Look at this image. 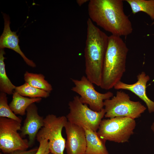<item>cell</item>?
Returning a JSON list of instances; mask_svg holds the SVG:
<instances>
[{
	"instance_id": "2e32d148",
	"label": "cell",
	"mask_w": 154,
	"mask_h": 154,
	"mask_svg": "<svg viewBox=\"0 0 154 154\" xmlns=\"http://www.w3.org/2000/svg\"><path fill=\"white\" fill-rule=\"evenodd\" d=\"M5 53L4 49H0V90L1 92L9 95L13 94L16 86L14 85L7 76L5 69L4 56Z\"/></svg>"
},
{
	"instance_id": "5bb4252c",
	"label": "cell",
	"mask_w": 154,
	"mask_h": 154,
	"mask_svg": "<svg viewBox=\"0 0 154 154\" xmlns=\"http://www.w3.org/2000/svg\"><path fill=\"white\" fill-rule=\"evenodd\" d=\"M85 133L86 147L85 154H110L106 148V140L101 138L97 131L83 127Z\"/></svg>"
},
{
	"instance_id": "d4e9b609",
	"label": "cell",
	"mask_w": 154,
	"mask_h": 154,
	"mask_svg": "<svg viewBox=\"0 0 154 154\" xmlns=\"http://www.w3.org/2000/svg\"><path fill=\"white\" fill-rule=\"evenodd\" d=\"M49 154H54L50 153Z\"/></svg>"
},
{
	"instance_id": "44dd1931",
	"label": "cell",
	"mask_w": 154,
	"mask_h": 154,
	"mask_svg": "<svg viewBox=\"0 0 154 154\" xmlns=\"http://www.w3.org/2000/svg\"><path fill=\"white\" fill-rule=\"evenodd\" d=\"M39 145L36 154H49L50 153L48 140L45 139L39 142Z\"/></svg>"
},
{
	"instance_id": "8fae6325",
	"label": "cell",
	"mask_w": 154,
	"mask_h": 154,
	"mask_svg": "<svg viewBox=\"0 0 154 154\" xmlns=\"http://www.w3.org/2000/svg\"><path fill=\"white\" fill-rule=\"evenodd\" d=\"M26 111V117L21 127L20 135L23 138L26 135L28 136L30 147L34 143L38 132L44 126V118L38 114L35 103L30 105Z\"/></svg>"
},
{
	"instance_id": "30bf717a",
	"label": "cell",
	"mask_w": 154,
	"mask_h": 154,
	"mask_svg": "<svg viewBox=\"0 0 154 154\" xmlns=\"http://www.w3.org/2000/svg\"><path fill=\"white\" fill-rule=\"evenodd\" d=\"M67 154H85L86 147L85 131L81 126L68 121L64 127Z\"/></svg>"
},
{
	"instance_id": "603a6c76",
	"label": "cell",
	"mask_w": 154,
	"mask_h": 154,
	"mask_svg": "<svg viewBox=\"0 0 154 154\" xmlns=\"http://www.w3.org/2000/svg\"><path fill=\"white\" fill-rule=\"evenodd\" d=\"M88 1V0H77L76 1L78 5L80 6Z\"/></svg>"
},
{
	"instance_id": "277c9868",
	"label": "cell",
	"mask_w": 154,
	"mask_h": 154,
	"mask_svg": "<svg viewBox=\"0 0 154 154\" xmlns=\"http://www.w3.org/2000/svg\"><path fill=\"white\" fill-rule=\"evenodd\" d=\"M136 125L135 119L127 117H115L101 121L98 131L106 141L118 143L128 142Z\"/></svg>"
},
{
	"instance_id": "e0dca14e",
	"label": "cell",
	"mask_w": 154,
	"mask_h": 154,
	"mask_svg": "<svg viewBox=\"0 0 154 154\" xmlns=\"http://www.w3.org/2000/svg\"><path fill=\"white\" fill-rule=\"evenodd\" d=\"M133 14L142 11L146 13L154 24V0H126Z\"/></svg>"
},
{
	"instance_id": "7402d4cb",
	"label": "cell",
	"mask_w": 154,
	"mask_h": 154,
	"mask_svg": "<svg viewBox=\"0 0 154 154\" xmlns=\"http://www.w3.org/2000/svg\"><path fill=\"white\" fill-rule=\"evenodd\" d=\"M38 150V148H35L28 151L17 150L7 154H36Z\"/></svg>"
},
{
	"instance_id": "ffe728a7",
	"label": "cell",
	"mask_w": 154,
	"mask_h": 154,
	"mask_svg": "<svg viewBox=\"0 0 154 154\" xmlns=\"http://www.w3.org/2000/svg\"><path fill=\"white\" fill-rule=\"evenodd\" d=\"M0 117L11 119L21 123L22 120L17 117L11 110L7 103V94L0 93Z\"/></svg>"
},
{
	"instance_id": "5b68a950",
	"label": "cell",
	"mask_w": 154,
	"mask_h": 154,
	"mask_svg": "<svg viewBox=\"0 0 154 154\" xmlns=\"http://www.w3.org/2000/svg\"><path fill=\"white\" fill-rule=\"evenodd\" d=\"M105 118L127 117L135 119L141 116L146 108L139 101L130 99L129 95L121 91L104 102Z\"/></svg>"
},
{
	"instance_id": "3957f363",
	"label": "cell",
	"mask_w": 154,
	"mask_h": 154,
	"mask_svg": "<svg viewBox=\"0 0 154 154\" xmlns=\"http://www.w3.org/2000/svg\"><path fill=\"white\" fill-rule=\"evenodd\" d=\"M128 48L119 36H109L108 43L103 64L100 87L109 90L121 80L126 70Z\"/></svg>"
},
{
	"instance_id": "52a82bcc",
	"label": "cell",
	"mask_w": 154,
	"mask_h": 154,
	"mask_svg": "<svg viewBox=\"0 0 154 154\" xmlns=\"http://www.w3.org/2000/svg\"><path fill=\"white\" fill-rule=\"evenodd\" d=\"M68 105L69 112L66 116L68 121L97 131L105 116L104 108L98 112L94 111L88 105L82 103L78 96L74 97L73 100L69 102Z\"/></svg>"
},
{
	"instance_id": "9a60e30c",
	"label": "cell",
	"mask_w": 154,
	"mask_h": 154,
	"mask_svg": "<svg viewBox=\"0 0 154 154\" xmlns=\"http://www.w3.org/2000/svg\"><path fill=\"white\" fill-rule=\"evenodd\" d=\"M41 98H30L23 96L15 91L13 94V98L9 104L11 110L15 115L23 116L27 109L31 104L39 102Z\"/></svg>"
},
{
	"instance_id": "6da1fadb",
	"label": "cell",
	"mask_w": 154,
	"mask_h": 154,
	"mask_svg": "<svg viewBox=\"0 0 154 154\" xmlns=\"http://www.w3.org/2000/svg\"><path fill=\"white\" fill-rule=\"evenodd\" d=\"M122 0H91L88 13L92 21L112 35L127 36L133 31L131 23L125 13Z\"/></svg>"
},
{
	"instance_id": "cb8c5ba5",
	"label": "cell",
	"mask_w": 154,
	"mask_h": 154,
	"mask_svg": "<svg viewBox=\"0 0 154 154\" xmlns=\"http://www.w3.org/2000/svg\"><path fill=\"white\" fill-rule=\"evenodd\" d=\"M151 128L154 134V121L151 125Z\"/></svg>"
},
{
	"instance_id": "4fadbf2b",
	"label": "cell",
	"mask_w": 154,
	"mask_h": 154,
	"mask_svg": "<svg viewBox=\"0 0 154 154\" xmlns=\"http://www.w3.org/2000/svg\"><path fill=\"white\" fill-rule=\"evenodd\" d=\"M4 19V28L3 32L0 37V49L5 48L12 49L23 58L26 63L33 68L36 66L35 63L27 58L21 50L19 45V40L17 32L11 31L10 25V19L8 15L3 13Z\"/></svg>"
},
{
	"instance_id": "9c48e42d",
	"label": "cell",
	"mask_w": 154,
	"mask_h": 154,
	"mask_svg": "<svg viewBox=\"0 0 154 154\" xmlns=\"http://www.w3.org/2000/svg\"><path fill=\"white\" fill-rule=\"evenodd\" d=\"M71 80L74 85L71 89L72 91L80 96V100L82 103L88 105L89 108L94 111H100L104 108V101L113 96L111 92L102 93L97 91L93 84L85 76L79 80Z\"/></svg>"
},
{
	"instance_id": "ac0fdd59",
	"label": "cell",
	"mask_w": 154,
	"mask_h": 154,
	"mask_svg": "<svg viewBox=\"0 0 154 154\" xmlns=\"http://www.w3.org/2000/svg\"><path fill=\"white\" fill-rule=\"evenodd\" d=\"M24 80L26 82L36 88L50 93L52 90V85L45 79L42 74L30 73L26 71L24 74Z\"/></svg>"
},
{
	"instance_id": "8992f818",
	"label": "cell",
	"mask_w": 154,
	"mask_h": 154,
	"mask_svg": "<svg viewBox=\"0 0 154 154\" xmlns=\"http://www.w3.org/2000/svg\"><path fill=\"white\" fill-rule=\"evenodd\" d=\"M68 120L64 116L57 117L53 114H48L44 119V125L37 134L38 142L44 139L48 141L50 153L54 154H64L66 140L62 135L63 128Z\"/></svg>"
},
{
	"instance_id": "7c38bea8",
	"label": "cell",
	"mask_w": 154,
	"mask_h": 154,
	"mask_svg": "<svg viewBox=\"0 0 154 154\" xmlns=\"http://www.w3.org/2000/svg\"><path fill=\"white\" fill-rule=\"evenodd\" d=\"M137 81L133 84H127L120 81L114 86L116 90H125L134 93L145 104L149 113L154 112V102L147 96L146 85L150 79L149 76L144 72H142L137 76Z\"/></svg>"
},
{
	"instance_id": "ba28073f",
	"label": "cell",
	"mask_w": 154,
	"mask_h": 154,
	"mask_svg": "<svg viewBox=\"0 0 154 154\" xmlns=\"http://www.w3.org/2000/svg\"><path fill=\"white\" fill-rule=\"evenodd\" d=\"M21 122L6 117H0V149L4 153L17 150H26L29 147L28 140L23 139L18 131Z\"/></svg>"
},
{
	"instance_id": "d6986e66",
	"label": "cell",
	"mask_w": 154,
	"mask_h": 154,
	"mask_svg": "<svg viewBox=\"0 0 154 154\" xmlns=\"http://www.w3.org/2000/svg\"><path fill=\"white\" fill-rule=\"evenodd\" d=\"M15 91L21 95L30 98H47L50 93L34 87L25 82L20 86H16Z\"/></svg>"
},
{
	"instance_id": "7a4b0ae2",
	"label": "cell",
	"mask_w": 154,
	"mask_h": 154,
	"mask_svg": "<svg viewBox=\"0 0 154 154\" xmlns=\"http://www.w3.org/2000/svg\"><path fill=\"white\" fill-rule=\"evenodd\" d=\"M87 23V35L84 49L85 73L91 82L100 86L109 36L95 26L90 18Z\"/></svg>"
},
{
	"instance_id": "484cf974",
	"label": "cell",
	"mask_w": 154,
	"mask_h": 154,
	"mask_svg": "<svg viewBox=\"0 0 154 154\" xmlns=\"http://www.w3.org/2000/svg\"><path fill=\"white\" fill-rule=\"evenodd\" d=\"M0 154H3L2 153H0Z\"/></svg>"
}]
</instances>
